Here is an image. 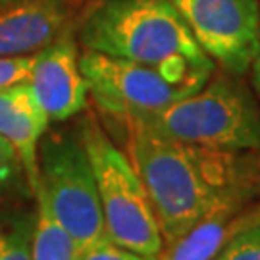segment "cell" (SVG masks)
Segmentation results:
<instances>
[{"label":"cell","instance_id":"1","mask_svg":"<svg viewBox=\"0 0 260 260\" xmlns=\"http://www.w3.org/2000/svg\"><path fill=\"white\" fill-rule=\"evenodd\" d=\"M129 125V158L137 168L166 245L185 235L223 197L260 191L258 150H222L164 137L139 121Z\"/></svg>","mask_w":260,"mask_h":260},{"label":"cell","instance_id":"2","mask_svg":"<svg viewBox=\"0 0 260 260\" xmlns=\"http://www.w3.org/2000/svg\"><path fill=\"white\" fill-rule=\"evenodd\" d=\"M81 47L203 87L214 70L172 0H103L77 33Z\"/></svg>","mask_w":260,"mask_h":260},{"label":"cell","instance_id":"3","mask_svg":"<svg viewBox=\"0 0 260 260\" xmlns=\"http://www.w3.org/2000/svg\"><path fill=\"white\" fill-rule=\"evenodd\" d=\"M129 120L164 137L191 145L260 152V112L256 104L243 87L222 77L206 81L199 91L162 110Z\"/></svg>","mask_w":260,"mask_h":260},{"label":"cell","instance_id":"4","mask_svg":"<svg viewBox=\"0 0 260 260\" xmlns=\"http://www.w3.org/2000/svg\"><path fill=\"white\" fill-rule=\"evenodd\" d=\"M79 139L93 166L106 237L129 251L158 256L164 239L147 187L131 158L112 143L93 118L83 121Z\"/></svg>","mask_w":260,"mask_h":260},{"label":"cell","instance_id":"5","mask_svg":"<svg viewBox=\"0 0 260 260\" xmlns=\"http://www.w3.org/2000/svg\"><path fill=\"white\" fill-rule=\"evenodd\" d=\"M35 193L47 199L81 252L108 239L94 172L81 139L68 133L41 139Z\"/></svg>","mask_w":260,"mask_h":260},{"label":"cell","instance_id":"6","mask_svg":"<svg viewBox=\"0 0 260 260\" xmlns=\"http://www.w3.org/2000/svg\"><path fill=\"white\" fill-rule=\"evenodd\" d=\"M79 64L94 104L121 120L162 110L201 89L156 68L87 48Z\"/></svg>","mask_w":260,"mask_h":260},{"label":"cell","instance_id":"7","mask_svg":"<svg viewBox=\"0 0 260 260\" xmlns=\"http://www.w3.org/2000/svg\"><path fill=\"white\" fill-rule=\"evenodd\" d=\"M205 54L233 75L245 74L260 43L258 0H172Z\"/></svg>","mask_w":260,"mask_h":260},{"label":"cell","instance_id":"8","mask_svg":"<svg viewBox=\"0 0 260 260\" xmlns=\"http://www.w3.org/2000/svg\"><path fill=\"white\" fill-rule=\"evenodd\" d=\"M29 83L50 120H70L87 108L89 85L81 72L77 45L68 33L35 52Z\"/></svg>","mask_w":260,"mask_h":260},{"label":"cell","instance_id":"9","mask_svg":"<svg viewBox=\"0 0 260 260\" xmlns=\"http://www.w3.org/2000/svg\"><path fill=\"white\" fill-rule=\"evenodd\" d=\"M66 0H18L0 12V56H27L54 43L68 23Z\"/></svg>","mask_w":260,"mask_h":260},{"label":"cell","instance_id":"10","mask_svg":"<svg viewBox=\"0 0 260 260\" xmlns=\"http://www.w3.org/2000/svg\"><path fill=\"white\" fill-rule=\"evenodd\" d=\"M48 114L27 81L0 91V137L16 149L31 193L39 183V145L48 127Z\"/></svg>","mask_w":260,"mask_h":260},{"label":"cell","instance_id":"11","mask_svg":"<svg viewBox=\"0 0 260 260\" xmlns=\"http://www.w3.org/2000/svg\"><path fill=\"white\" fill-rule=\"evenodd\" d=\"M35 201L37 210L31 237V260H77L81 251L72 233L58 220L45 197L35 193Z\"/></svg>","mask_w":260,"mask_h":260},{"label":"cell","instance_id":"12","mask_svg":"<svg viewBox=\"0 0 260 260\" xmlns=\"http://www.w3.org/2000/svg\"><path fill=\"white\" fill-rule=\"evenodd\" d=\"M212 260H260V201L247 206Z\"/></svg>","mask_w":260,"mask_h":260},{"label":"cell","instance_id":"13","mask_svg":"<svg viewBox=\"0 0 260 260\" xmlns=\"http://www.w3.org/2000/svg\"><path fill=\"white\" fill-rule=\"evenodd\" d=\"M35 214L0 210V260H31Z\"/></svg>","mask_w":260,"mask_h":260},{"label":"cell","instance_id":"14","mask_svg":"<svg viewBox=\"0 0 260 260\" xmlns=\"http://www.w3.org/2000/svg\"><path fill=\"white\" fill-rule=\"evenodd\" d=\"M23 191L31 193L23 164L16 149L4 137H0V205Z\"/></svg>","mask_w":260,"mask_h":260},{"label":"cell","instance_id":"15","mask_svg":"<svg viewBox=\"0 0 260 260\" xmlns=\"http://www.w3.org/2000/svg\"><path fill=\"white\" fill-rule=\"evenodd\" d=\"M35 54L0 56V91L21 81H27Z\"/></svg>","mask_w":260,"mask_h":260},{"label":"cell","instance_id":"16","mask_svg":"<svg viewBox=\"0 0 260 260\" xmlns=\"http://www.w3.org/2000/svg\"><path fill=\"white\" fill-rule=\"evenodd\" d=\"M77 260H160V256H150V254H141V252L129 251L125 247H120L110 239L93 245L79 254Z\"/></svg>","mask_w":260,"mask_h":260},{"label":"cell","instance_id":"17","mask_svg":"<svg viewBox=\"0 0 260 260\" xmlns=\"http://www.w3.org/2000/svg\"><path fill=\"white\" fill-rule=\"evenodd\" d=\"M252 83H254V89H256V93L260 96V43H258V48H256V54L252 58Z\"/></svg>","mask_w":260,"mask_h":260},{"label":"cell","instance_id":"18","mask_svg":"<svg viewBox=\"0 0 260 260\" xmlns=\"http://www.w3.org/2000/svg\"><path fill=\"white\" fill-rule=\"evenodd\" d=\"M14 2H18V0H0V8H6V6L14 4Z\"/></svg>","mask_w":260,"mask_h":260}]
</instances>
